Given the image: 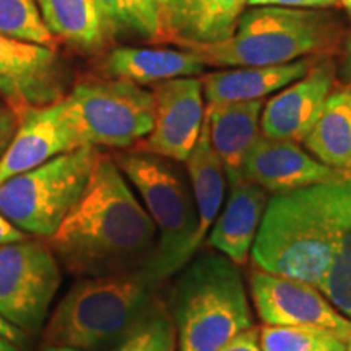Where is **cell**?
Masks as SVG:
<instances>
[{
	"mask_svg": "<svg viewBox=\"0 0 351 351\" xmlns=\"http://www.w3.org/2000/svg\"><path fill=\"white\" fill-rule=\"evenodd\" d=\"M178 332L168 306L160 296L156 298L142 320L106 351H176Z\"/></svg>",
	"mask_w": 351,
	"mask_h": 351,
	"instance_id": "obj_25",
	"label": "cell"
},
{
	"mask_svg": "<svg viewBox=\"0 0 351 351\" xmlns=\"http://www.w3.org/2000/svg\"><path fill=\"white\" fill-rule=\"evenodd\" d=\"M62 101L82 147L129 148L147 137L155 122L152 91L121 78L80 82Z\"/></svg>",
	"mask_w": 351,
	"mask_h": 351,
	"instance_id": "obj_8",
	"label": "cell"
},
{
	"mask_svg": "<svg viewBox=\"0 0 351 351\" xmlns=\"http://www.w3.org/2000/svg\"><path fill=\"white\" fill-rule=\"evenodd\" d=\"M0 351H19V348H16V345L13 341L0 335Z\"/></svg>",
	"mask_w": 351,
	"mask_h": 351,
	"instance_id": "obj_35",
	"label": "cell"
},
{
	"mask_svg": "<svg viewBox=\"0 0 351 351\" xmlns=\"http://www.w3.org/2000/svg\"><path fill=\"white\" fill-rule=\"evenodd\" d=\"M104 19L116 32H130L161 41V13L155 0H96Z\"/></svg>",
	"mask_w": 351,
	"mask_h": 351,
	"instance_id": "obj_26",
	"label": "cell"
},
{
	"mask_svg": "<svg viewBox=\"0 0 351 351\" xmlns=\"http://www.w3.org/2000/svg\"><path fill=\"white\" fill-rule=\"evenodd\" d=\"M169 289L178 351H219L254 317L238 265L219 252L192 257Z\"/></svg>",
	"mask_w": 351,
	"mask_h": 351,
	"instance_id": "obj_4",
	"label": "cell"
},
{
	"mask_svg": "<svg viewBox=\"0 0 351 351\" xmlns=\"http://www.w3.org/2000/svg\"><path fill=\"white\" fill-rule=\"evenodd\" d=\"M155 2L158 3V5H160V13H161V7H163V3L166 2V0H155Z\"/></svg>",
	"mask_w": 351,
	"mask_h": 351,
	"instance_id": "obj_40",
	"label": "cell"
},
{
	"mask_svg": "<svg viewBox=\"0 0 351 351\" xmlns=\"http://www.w3.org/2000/svg\"><path fill=\"white\" fill-rule=\"evenodd\" d=\"M186 166L192 192H194L197 215H199V226H197V232L191 245L192 258L207 238L210 228L217 221L226 192L225 168L210 143L208 127L205 121L194 150L186 160Z\"/></svg>",
	"mask_w": 351,
	"mask_h": 351,
	"instance_id": "obj_21",
	"label": "cell"
},
{
	"mask_svg": "<svg viewBox=\"0 0 351 351\" xmlns=\"http://www.w3.org/2000/svg\"><path fill=\"white\" fill-rule=\"evenodd\" d=\"M0 335L5 337V339L13 341L15 345H21L25 341V332H21L20 328L12 326L10 322H7L2 315H0Z\"/></svg>",
	"mask_w": 351,
	"mask_h": 351,
	"instance_id": "obj_33",
	"label": "cell"
},
{
	"mask_svg": "<svg viewBox=\"0 0 351 351\" xmlns=\"http://www.w3.org/2000/svg\"><path fill=\"white\" fill-rule=\"evenodd\" d=\"M314 62L313 57H302L280 65L219 70L202 78V90L207 104L262 99L300 80Z\"/></svg>",
	"mask_w": 351,
	"mask_h": 351,
	"instance_id": "obj_18",
	"label": "cell"
},
{
	"mask_svg": "<svg viewBox=\"0 0 351 351\" xmlns=\"http://www.w3.org/2000/svg\"><path fill=\"white\" fill-rule=\"evenodd\" d=\"M207 65L189 49H152V47L122 46L112 49L103 62L104 73L137 85L156 83L179 77H197Z\"/></svg>",
	"mask_w": 351,
	"mask_h": 351,
	"instance_id": "obj_20",
	"label": "cell"
},
{
	"mask_svg": "<svg viewBox=\"0 0 351 351\" xmlns=\"http://www.w3.org/2000/svg\"><path fill=\"white\" fill-rule=\"evenodd\" d=\"M99 152L80 147L0 184V213L19 230L49 239L85 191Z\"/></svg>",
	"mask_w": 351,
	"mask_h": 351,
	"instance_id": "obj_7",
	"label": "cell"
},
{
	"mask_svg": "<svg viewBox=\"0 0 351 351\" xmlns=\"http://www.w3.org/2000/svg\"><path fill=\"white\" fill-rule=\"evenodd\" d=\"M239 176L271 195L350 179L341 171L320 163L298 142L270 138L263 134L249 150Z\"/></svg>",
	"mask_w": 351,
	"mask_h": 351,
	"instance_id": "obj_13",
	"label": "cell"
},
{
	"mask_svg": "<svg viewBox=\"0 0 351 351\" xmlns=\"http://www.w3.org/2000/svg\"><path fill=\"white\" fill-rule=\"evenodd\" d=\"M340 73L346 82V86L351 88V34L345 39L343 44V59H341Z\"/></svg>",
	"mask_w": 351,
	"mask_h": 351,
	"instance_id": "obj_34",
	"label": "cell"
},
{
	"mask_svg": "<svg viewBox=\"0 0 351 351\" xmlns=\"http://www.w3.org/2000/svg\"><path fill=\"white\" fill-rule=\"evenodd\" d=\"M340 2H341V5L346 8V12H348L350 16H351V0H340Z\"/></svg>",
	"mask_w": 351,
	"mask_h": 351,
	"instance_id": "obj_38",
	"label": "cell"
},
{
	"mask_svg": "<svg viewBox=\"0 0 351 351\" xmlns=\"http://www.w3.org/2000/svg\"><path fill=\"white\" fill-rule=\"evenodd\" d=\"M165 278L150 262L88 276L70 288L44 326V345L106 351L129 333L160 296Z\"/></svg>",
	"mask_w": 351,
	"mask_h": 351,
	"instance_id": "obj_2",
	"label": "cell"
},
{
	"mask_svg": "<svg viewBox=\"0 0 351 351\" xmlns=\"http://www.w3.org/2000/svg\"><path fill=\"white\" fill-rule=\"evenodd\" d=\"M19 117L15 135L0 158V184L82 147L65 116L62 99L26 109Z\"/></svg>",
	"mask_w": 351,
	"mask_h": 351,
	"instance_id": "obj_15",
	"label": "cell"
},
{
	"mask_svg": "<svg viewBox=\"0 0 351 351\" xmlns=\"http://www.w3.org/2000/svg\"><path fill=\"white\" fill-rule=\"evenodd\" d=\"M333 192L328 182L270 197L251 249L258 270L317 287L332 258Z\"/></svg>",
	"mask_w": 351,
	"mask_h": 351,
	"instance_id": "obj_3",
	"label": "cell"
},
{
	"mask_svg": "<svg viewBox=\"0 0 351 351\" xmlns=\"http://www.w3.org/2000/svg\"><path fill=\"white\" fill-rule=\"evenodd\" d=\"M247 0H166L161 7V41L213 44L230 39Z\"/></svg>",
	"mask_w": 351,
	"mask_h": 351,
	"instance_id": "obj_16",
	"label": "cell"
},
{
	"mask_svg": "<svg viewBox=\"0 0 351 351\" xmlns=\"http://www.w3.org/2000/svg\"><path fill=\"white\" fill-rule=\"evenodd\" d=\"M345 345H346V351H351V335L348 337V340L345 341Z\"/></svg>",
	"mask_w": 351,
	"mask_h": 351,
	"instance_id": "obj_39",
	"label": "cell"
},
{
	"mask_svg": "<svg viewBox=\"0 0 351 351\" xmlns=\"http://www.w3.org/2000/svg\"><path fill=\"white\" fill-rule=\"evenodd\" d=\"M339 0H247L249 7H287V8H332Z\"/></svg>",
	"mask_w": 351,
	"mask_h": 351,
	"instance_id": "obj_29",
	"label": "cell"
},
{
	"mask_svg": "<svg viewBox=\"0 0 351 351\" xmlns=\"http://www.w3.org/2000/svg\"><path fill=\"white\" fill-rule=\"evenodd\" d=\"M0 33L20 41L54 47L36 0H0Z\"/></svg>",
	"mask_w": 351,
	"mask_h": 351,
	"instance_id": "obj_27",
	"label": "cell"
},
{
	"mask_svg": "<svg viewBox=\"0 0 351 351\" xmlns=\"http://www.w3.org/2000/svg\"><path fill=\"white\" fill-rule=\"evenodd\" d=\"M39 351H83L78 348H70V346H56V345H44V348Z\"/></svg>",
	"mask_w": 351,
	"mask_h": 351,
	"instance_id": "obj_36",
	"label": "cell"
},
{
	"mask_svg": "<svg viewBox=\"0 0 351 351\" xmlns=\"http://www.w3.org/2000/svg\"><path fill=\"white\" fill-rule=\"evenodd\" d=\"M302 143L315 160L341 171L351 179L350 86L332 90Z\"/></svg>",
	"mask_w": 351,
	"mask_h": 351,
	"instance_id": "obj_22",
	"label": "cell"
},
{
	"mask_svg": "<svg viewBox=\"0 0 351 351\" xmlns=\"http://www.w3.org/2000/svg\"><path fill=\"white\" fill-rule=\"evenodd\" d=\"M112 158L156 226L150 263L165 280L169 278L191 261V245L199 226L189 176L176 161L155 153L134 150Z\"/></svg>",
	"mask_w": 351,
	"mask_h": 351,
	"instance_id": "obj_6",
	"label": "cell"
},
{
	"mask_svg": "<svg viewBox=\"0 0 351 351\" xmlns=\"http://www.w3.org/2000/svg\"><path fill=\"white\" fill-rule=\"evenodd\" d=\"M339 25L314 8L251 7L230 39L213 44H181L213 67L280 65L328 52L339 41Z\"/></svg>",
	"mask_w": 351,
	"mask_h": 351,
	"instance_id": "obj_5",
	"label": "cell"
},
{
	"mask_svg": "<svg viewBox=\"0 0 351 351\" xmlns=\"http://www.w3.org/2000/svg\"><path fill=\"white\" fill-rule=\"evenodd\" d=\"M219 351H262L261 343H258V330L251 327L238 333Z\"/></svg>",
	"mask_w": 351,
	"mask_h": 351,
	"instance_id": "obj_31",
	"label": "cell"
},
{
	"mask_svg": "<svg viewBox=\"0 0 351 351\" xmlns=\"http://www.w3.org/2000/svg\"><path fill=\"white\" fill-rule=\"evenodd\" d=\"M25 239H28V236L25 234V231L19 230L10 219L5 218L2 213H0V245L20 243V241H25Z\"/></svg>",
	"mask_w": 351,
	"mask_h": 351,
	"instance_id": "obj_32",
	"label": "cell"
},
{
	"mask_svg": "<svg viewBox=\"0 0 351 351\" xmlns=\"http://www.w3.org/2000/svg\"><path fill=\"white\" fill-rule=\"evenodd\" d=\"M155 223L112 156L96 160L85 191L47 241L59 263L88 278L152 262Z\"/></svg>",
	"mask_w": 351,
	"mask_h": 351,
	"instance_id": "obj_1",
	"label": "cell"
},
{
	"mask_svg": "<svg viewBox=\"0 0 351 351\" xmlns=\"http://www.w3.org/2000/svg\"><path fill=\"white\" fill-rule=\"evenodd\" d=\"M335 77L337 67L332 59L314 62L300 80L280 90L263 106L262 134L270 138L302 142L332 93Z\"/></svg>",
	"mask_w": 351,
	"mask_h": 351,
	"instance_id": "obj_14",
	"label": "cell"
},
{
	"mask_svg": "<svg viewBox=\"0 0 351 351\" xmlns=\"http://www.w3.org/2000/svg\"><path fill=\"white\" fill-rule=\"evenodd\" d=\"M0 98L19 116L62 99V70L54 47L0 33Z\"/></svg>",
	"mask_w": 351,
	"mask_h": 351,
	"instance_id": "obj_12",
	"label": "cell"
},
{
	"mask_svg": "<svg viewBox=\"0 0 351 351\" xmlns=\"http://www.w3.org/2000/svg\"><path fill=\"white\" fill-rule=\"evenodd\" d=\"M249 289L256 313L267 326L322 328L343 341L351 335V320L314 285L257 269L249 275Z\"/></svg>",
	"mask_w": 351,
	"mask_h": 351,
	"instance_id": "obj_10",
	"label": "cell"
},
{
	"mask_svg": "<svg viewBox=\"0 0 351 351\" xmlns=\"http://www.w3.org/2000/svg\"><path fill=\"white\" fill-rule=\"evenodd\" d=\"M343 341L333 333L313 327L265 326L258 330L262 351H314Z\"/></svg>",
	"mask_w": 351,
	"mask_h": 351,
	"instance_id": "obj_28",
	"label": "cell"
},
{
	"mask_svg": "<svg viewBox=\"0 0 351 351\" xmlns=\"http://www.w3.org/2000/svg\"><path fill=\"white\" fill-rule=\"evenodd\" d=\"M46 28L82 51H98L114 32L96 0H38Z\"/></svg>",
	"mask_w": 351,
	"mask_h": 351,
	"instance_id": "obj_24",
	"label": "cell"
},
{
	"mask_svg": "<svg viewBox=\"0 0 351 351\" xmlns=\"http://www.w3.org/2000/svg\"><path fill=\"white\" fill-rule=\"evenodd\" d=\"M155 122L137 150L155 153L176 163H186L200 137L205 121L204 90L195 77H179L156 83Z\"/></svg>",
	"mask_w": 351,
	"mask_h": 351,
	"instance_id": "obj_11",
	"label": "cell"
},
{
	"mask_svg": "<svg viewBox=\"0 0 351 351\" xmlns=\"http://www.w3.org/2000/svg\"><path fill=\"white\" fill-rule=\"evenodd\" d=\"M60 283V263L47 243L28 238L0 245V315L21 332L44 328Z\"/></svg>",
	"mask_w": 351,
	"mask_h": 351,
	"instance_id": "obj_9",
	"label": "cell"
},
{
	"mask_svg": "<svg viewBox=\"0 0 351 351\" xmlns=\"http://www.w3.org/2000/svg\"><path fill=\"white\" fill-rule=\"evenodd\" d=\"M317 289L351 320V179L335 182L332 258Z\"/></svg>",
	"mask_w": 351,
	"mask_h": 351,
	"instance_id": "obj_23",
	"label": "cell"
},
{
	"mask_svg": "<svg viewBox=\"0 0 351 351\" xmlns=\"http://www.w3.org/2000/svg\"><path fill=\"white\" fill-rule=\"evenodd\" d=\"M230 197L225 210L210 228L207 243L215 251L226 256L236 265H244L251 254L254 239L261 226L269 192L241 176L230 178Z\"/></svg>",
	"mask_w": 351,
	"mask_h": 351,
	"instance_id": "obj_17",
	"label": "cell"
},
{
	"mask_svg": "<svg viewBox=\"0 0 351 351\" xmlns=\"http://www.w3.org/2000/svg\"><path fill=\"white\" fill-rule=\"evenodd\" d=\"M262 109V99L208 104L205 109L210 143L225 168L226 179L239 176L245 156L261 135Z\"/></svg>",
	"mask_w": 351,
	"mask_h": 351,
	"instance_id": "obj_19",
	"label": "cell"
},
{
	"mask_svg": "<svg viewBox=\"0 0 351 351\" xmlns=\"http://www.w3.org/2000/svg\"><path fill=\"white\" fill-rule=\"evenodd\" d=\"M19 119V114L0 98V158H2L3 152L7 150L8 143L12 142L13 135H15Z\"/></svg>",
	"mask_w": 351,
	"mask_h": 351,
	"instance_id": "obj_30",
	"label": "cell"
},
{
	"mask_svg": "<svg viewBox=\"0 0 351 351\" xmlns=\"http://www.w3.org/2000/svg\"><path fill=\"white\" fill-rule=\"evenodd\" d=\"M314 351H346V345H345V341H339V343H335V345L326 346V348H319Z\"/></svg>",
	"mask_w": 351,
	"mask_h": 351,
	"instance_id": "obj_37",
	"label": "cell"
}]
</instances>
